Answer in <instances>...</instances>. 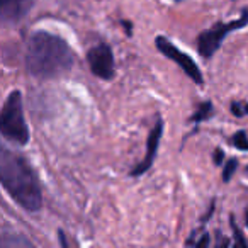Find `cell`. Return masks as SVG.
<instances>
[{"label": "cell", "instance_id": "cell-5", "mask_svg": "<svg viewBox=\"0 0 248 248\" xmlns=\"http://www.w3.org/2000/svg\"><path fill=\"white\" fill-rule=\"evenodd\" d=\"M155 45H156V48H158V51L163 53V55H165L167 58L172 60V62H175L177 65L186 72V75L189 77V78H192L194 82L199 83V85L204 82L199 66L194 63V60L190 58L189 55L182 53L175 45H172V43H170L167 38H163V36H158V38L155 39Z\"/></svg>", "mask_w": 248, "mask_h": 248}, {"label": "cell", "instance_id": "cell-8", "mask_svg": "<svg viewBox=\"0 0 248 248\" xmlns=\"http://www.w3.org/2000/svg\"><path fill=\"white\" fill-rule=\"evenodd\" d=\"M163 135V121L158 119L156 124L153 126V129L150 131L148 135V141H146V155L135 169L131 170V177H140L143 175L145 172H148L153 165V160L156 156V152H158V145H160V140H162Z\"/></svg>", "mask_w": 248, "mask_h": 248}, {"label": "cell", "instance_id": "cell-6", "mask_svg": "<svg viewBox=\"0 0 248 248\" xmlns=\"http://www.w3.org/2000/svg\"><path fill=\"white\" fill-rule=\"evenodd\" d=\"M87 63L90 66V72L102 80H110L114 77V55L112 49L106 43L93 46L87 53Z\"/></svg>", "mask_w": 248, "mask_h": 248}, {"label": "cell", "instance_id": "cell-10", "mask_svg": "<svg viewBox=\"0 0 248 248\" xmlns=\"http://www.w3.org/2000/svg\"><path fill=\"white\" fill-rule=\"evenodd\" d=\"M236 167H238V162L234 158H231L230 162L224 165V169H223V180L224 182H230L231 177H233V173L236 172Z\"/></svg>", "mask_w": 248, "mask_h": 248}, {"label": "cell", "instance_id": "cell-16", "mask_svg": "<svg viewBox=\"0 0 248 248\" xmlns=\"http://www.w3.org/2000/svg\"><path fill=\"white\" fill-rule=\"evenodd\" d=\"M247 228H248V213H247Z\"/></svg>", "mask_w": 248, "mask_h": 248}, {"label": "cell", "instance_id": "cell-12", "mask_svg": "<svg viewBox=\"0 0 248 248\" xmlns=\"http://www.w3.org/2000/svg\"><path fill=\"white\" fill-rule=\"evenodd\" d=\"M233 231H234V238H236L238 245H240V247H247V241L243 240V236H241V233H240V231H238L234 226H233Z\"/></svg>", "mask_w": 248, "mask_h": 248}, {"label": "cell", "instance_id": "cell-3", "mask_svg": "<svg viewBox=\"0 0 248 248\" xmlns=\"http://www.w3.org/2000/svg\"><path fill=\"white\" fill-rule=\"evenodd\" d=\"M0 135L17 145L29 143V129L24 119L22 95L19 90L9 93L4 107L0 110Z\"/></svg>", "mask_w": 248, "mask_h": 248}, {"label": "cell", "instance_id": "cell-4", "mask_svg": "<svg viewBox=\"0 0 248 248\" xmlns=\"http://www.w3.org/2000/svg\"><path fill=\"white\" fill-rule=\"evenodd\" d=\"M247 24H248V11H245L243 17H241L240 21L230 22V24H216L214 28L201 32L199 38H197L199 55L204 56V58H211V56L217 51V48L221 46V41H223L228 32L233 31V29L243 28V26H247Z\"/></svg>", "mask_w": 248, "mask_h": 248}, {"label": "cell", "instance_id": "cell-7", "mask_svg": "<svg viewBox=\"0 0 248 248\" xmlns=\"http://www.w3.org/2000/svg\"><path fill=\"white\" fill-rule=\"evenodd\" d=\"M34 0H0V28H9L28 16Z\"/></svg>", "mask_w": 248, "mask_h": 248}, {"label": "cell", "instance_id": "cell-1", "mask_svg": "<svg viewBox=\"0 0 248 248\" xmlns=\"http://www.w3.org/2000/svg\"><path fill=\"white\" fill-rule=\"evenodd\" d=\"M0 184L22 209H41L43 194L38 175L24 156L4 143H0Z\"/></svg>", "mask_w": 248, "mask_h": 248}, {"label": "cell", "instance_id": "cell-15", "mask_svg": "<svg viewBox=\"0 0 248 248\" xmlns=\"http://www.w3.org/2000/svg\"><path fill=\"white\" fill-rule=\"evenodd\" d=\"M231 110H233V114H234V116H238V117L243 114V112H241V107L238 106V104H233V106H231Z\"/></svg>", "mask_w": 248, "mask_h": 248}, {"label": "cell", "instance_id": "cell-13", "mask_svg": "<svg viewBox=\"0 0 248 248\" xmlns=\"http://www.w3.org/2000/svg\"><path fill=\"white\" fill-rule=\"evenodd\" d=\"M223 156H224V153L221 152V150H216V152H214V163L221 165V163H223Z\"/></svg>", "mask_w": 248, "mask_h": 248}, {"label": "cell", "instance_id": "cell-2", "mask_svg": "<svg viewBox=\"0 0 248 248\" xmlns=\"http://www.w3.org/2000/svg\"><path fill=\"white\" fill-rule=\"evenodd\" d=\"M26 66L38 78H53L70 72L73 66L72 48L65 39L46 31H38L29 39Z\"/></svg>", "mask_w": 248, "mask_h": 248}, {"label": "cell", "instance_id": "cell-14", "mask_svg": "<svg viewBox=\"0 0 248 248\" xmlns=\"http://www.w3.org/2000/svg\"><path fill=\"white\" fill-rule=\"evenodd\" d=\"M207 245H209V236H207V234H204V236L201 238V240H199V241H197V243H196V247L202 248V247H207Z\"/></svg>", "mask_w": 248, "mask_h": 248}, {"label": "cell", "instance_id": "cell-11", "mask_svg": "<svg viewBox=\"0 0 248 248\" xmlns=\"http://www.w3.org/2000/svg\"><path fill=\"white\" fill-rule=\"evenodd\" d=\"M233 145L238 150H248V140H247V133L245 131H238L233 138Z\"/></svg>", "mask_w": 248, "mask_h": 248}, {"label": "cell", "instance_id": "cell-9", "mask_svg": "<svg viewBox=\"0 0 248 248\" xmlns=\"http://www.w3.org/2000/svg\"><path fill=\"white\" fill-rule=\"evenodd\" d=\"M211 110H213V106H211V102H204V104H201L199 109H197V112L194 114L192 121H196V123H199V121L207 119V117L211 116Z\"/></svg>", "mask_w": 248, "mask_h": 248}]
</instances>
